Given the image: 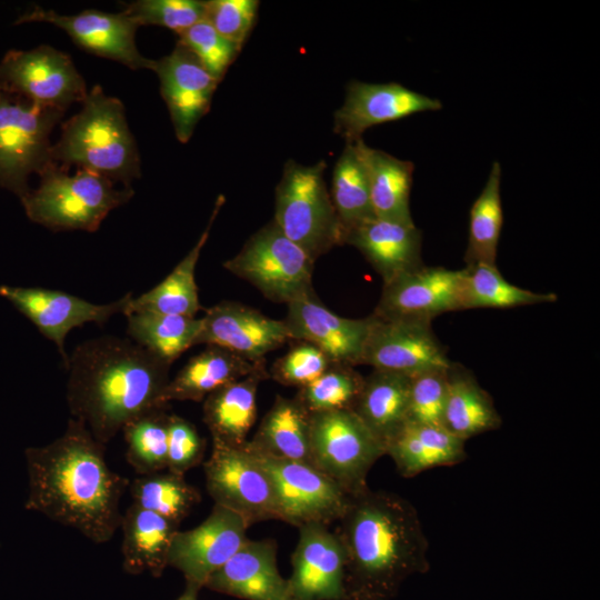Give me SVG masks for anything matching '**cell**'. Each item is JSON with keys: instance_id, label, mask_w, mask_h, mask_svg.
I'll list each match as a JSON object with an SVG mask.
<instances>
[{"instance_id": "44dd1931", "label": "cell", "mask_w": 600, "mask_h": 600, "mask_svg": "<svg viewBox=\"0 0 600 600\" xmlns=\"http://www.w3.org/2000/svg\"><path fill=\"white\" fill-rule=\"evenodd\" d=\"M197 344L217 346L247 360L260 361L291 340L284 320L251 307L222 301L204 310Z\"/></svg>"}, {"instance_id": "7c38bea8", "label": "cell", "mask_w": 600, "mask_h": 600, "mask_svg": "<svg viewBox=\"0 0 600 600\" xmlns=\"http://www.w3.org/2000/svg\"><path fill=\"white\" fill-rule=\"evenodd\" d=\"M0 90L63 111L88 93L70 56L50 46L9 51L0 62Z\"/></svg>"}, {"instance_id": "8fae6325", "label": "cell", "mask_w": 600, "mask_h": 600, "mask_svg": "<svg viewBox=\"0 0 600 600\" xmlns=\"http://www.w3.org/2000/svg\"><path fill=\"white\" fill-rule=\"evenodd\" d=\"M249 449L271 480L279 520L299 528L308 523L329 526L340 519L349 496L329 477L311 464L279 459L262 454L250 447Z\"/></svg>"}, {"instance_id": "ee69618b", "label": "cell", "mask_w": 600, "mask_h": 600, "mask_svg": "<svg viewBox=\"0 0 600 600\" xmlns=\"http://www.w3.org/2000/svg\"><path fill=\"white\" fill-rule=\"evenodd\" d=\"M259 3L258 0H208L204 20L242 49L257 23Z\"/></svg>"}, {"instance_id": "e0dca14e", "label": "cell", "mask_w": 600, "mask_h": 600, "mask_svg": "<svg viewBox=\"0 0 600 600\" xmlns=\"http://www.w3.org/2000/svg\"><path fill=\"white\" fill-rule=\"evenodd\" d=\"M299 529L291 556L292 572L287 579L294 600H343L346 590V551L337 532L322 523Z\"/></svg>"}, {"instance_id": "f6af8a7d", "label": "cell", "mask_w": 600, "mask_h": 600, "mask_svg": "<svg viewBox=\"0 0 600 600\" xmlns=\"http://www.w3.org/2000/svg\"><path fill=\"white\" fill-rule=\"evenodd\" d=\"M331 364V360L316 346L297 341L286 354L276 360L269 376L280 384L299 389L316 380Z\"/></svg>"}, {"instance_id": "8992f818", "label": "cell", "mask_w": 600, "mask_h": 600, "mask_svg": "<svg viewBox=\"0 0 600 600\" xmlns=\"http://www.w3.org/2000/svg\"><path fill=\"white\" fill-rule=\"evenodd\" d=\"M327 163H298L289 159L274 192L272 221L314 262L343 244V229L324 181Z\"/></svg>"}, {"instance_id": "ba28073f", "label": "cell", "mask_w": 600, "mask_h": 600, "mask_svg": "<svg viewBox=\"0 0 600 600\" xmlns=\"http://www.w3.org/2000/svg\"><path fill=\"white\" fill-rule=\"evenodd\" d=\"M312 464L348 496L368 489L367 477L386 454L381 441L352 410L311 413Z\"/></svg>"}, {"instance_id": "277c9868", "label": "cell", "mask_w": 600, "mask_h": 600, "mask_svg": "<svg viewBox=\"0 0 600 600\" xmlns=\"http://www.w3.org/2000/svg\"><path fill=\"white\" fill-rule=\"evenodd\" d=\"M78 113L61 124L51 158L58 166H76L126 188L140 177V156L122 102L100 86L88 91Z\"/></svg>"}, {"instance_id": "ab89813d", "label": "cell", "mask_w": 600, "mask_h": 600, "mask_svg": "<svg viewBox=\"0 0 600 600\" xmlns=\"http://www.w3.org/2000/svg\"><path fill=\"white\" fill-rule=\"evenodd\" d=\"M364 377L348 364L332 363L309 384L298 389L294 398L310 412L353 410Z\"/></svg>"}, {"instance_id": "b9f144b4", "label": "cell", "mask_w": 600, "mask_h": 600, "mask_svg": "<svg viewBox=\"0 0 600 600\" xmlns=\"http://www.w3.org/2000/svg\"><path fill=\"white\" fill-rule=\"evenodd\" d=\"M177 36V42L191 51L206 70L219 81L223 79L241 51L204 19Z\"/></svg>"}, {"instance_id": "9c48e42d", "label": "cell", "mask_w": 600, "mask_h": 600, "mask_svg": "<svg viewBox=\"0 0 600 600\" xmlns=\"http://www.w3.org/2000/svg\"><path fill=\"white\" fill-rule=\"evenodd\" d=\"M314 261L271 220L253 233L223 268L257 288L268 300L286 303L313 290Z\"/></svg>"}, {"instance_id": "e575fe53", "label": "cell", "mask_w": 600, "mask_h": 600, "mask_svg": "<svg viewBox=\"0 0 600 600\" xmlns=\"http://www.w3.org/2000/svg\"><path fill=\"white\" fill-rule=\"evenodd\" d=\"M557 300L556 293L533 292L510 283L502 277L497 264L473 263L462 269L460 310L507 309Z\"/></svg>"}, {"instance_id": "4316f807", "label": "cell", "mask_w": 600, "mask_h": 600, "mask_svg": "<svg viewBox=\"0 0 600 600\" xmlns=\"http://www.w3.org/2000/svg\"><path fill=\"white\" fill-rule=\"evenodd\" d=\"M269 372L262 368L210 393L202 402V420L212 442L243 446L257 419V392Z\"/></svg>"}, {"instance_id": "f35d334b", "label": "cell", "mask_w": 600, "mask_h": 600, "mask_svg": "<svg viewBox=\"0 0 600 600\" xmlns=\"http://www.w3.org/2000/svg\"><path fill=\"white\" fill-rule=\"evenodd\" d=\"M167 407L144 412L122 428L127 444L126 459L138 476L167 470Z\"/></svg>"}, {"instance_id": "ffe728a7", "label": "cell", "mask_w": 600, "mask_h": 600, "mask_svg": "<svg viewBox=\"0 0 600 600\" xmlns=\"http://www.w3.org/2000/svg\"><path fill=\"white\" fill-rule=\"evenodd\" d=\"M461 277L462 269L422 264L383 283L372 313L431 322L444 312L460 310Z\"/></svg>"}, {"instance_id": "f1b7e54d", "label": "cell", "mask_w": 600, "mask_h": 600, "mask_svg": "<svg viewBox=\"0 0 600 600\" xmlns=\"http://www.w3.org/2000/svg\"><path fill=\"white\" fill-rule=\"evenodd\" d=\"M224 203L218 196L208 224L198 241L173 270L156 287L138 298H131L124 316L133 311H152L168 314L196 317L202 309L196 283V267L209 239L212 224Z\"/></svg>"}, {"instance_id": "60d3db41", "label": "cell", "mask_w": 600, "mask_h": 600, "mask_svg": "<svg viewBox=\"0 0 600 600\" xmlns=\"http://www.w3.org/2000/svg\"><path fill=\"white\" fill-rule=\"evenodd\" d=\"M201 0H137L123 6L122 12L138 26H159L177 34L204 19Z\"/></svg>"}, {"instance_id": "836d02e7", "label": "cell", "mask_w": 600, "mask_h": 600, "mask_svg": "<svg viewBox=\"0 0 600 600\" xmlns=\"http://www.w3.org/2000/svg\"><path fill=\"white\" fill-rule=\"evenodd\" d=\"M126 317L130 339L168 364L197 346L202 327V318L197 317L152 311H133Z\"/></svg>"}, {"instance_id": "c3c4849f", "label": "cell", "mask_w": 600, "mask_h": 600, "mask_svg": "<svg viewBox=\"0 0 600 600\" xmlns=\"http://www.w3.org/2000/svg\"><path fill=\"white\" fill-rule=\"evenodd\" d=\"M343 600H357V599H352V598H346V599H343Z\"/></svg>"}, {"instance_id": "484cf974", "label": "cell", "mask_w": 600, "mask_h": 600, "mask_svg": "<svg viewBox=\"0 0 600 600\" xmlns=\"http://www.w3.org/2000/svg\"><path fill=\"white\" fill-rule=\"evenodd\" d=\"M178 523L132 503L122 513L123 569L131 574L161 577L167 567Z\"/></svg>"}, {"instance_id": "cb8c5ba5", "label": "cell", "mask_w": 600, "mask_h": 600, "mask_svg": "<svg viewBox=\"0 0 600 600\" xmlns=\"http://www.w3.org/2000/svg\"><path fill=\"white\" fill-rule=\"evenodd\" d=\"M422 234L414 223L372 218L346 232L343 244L358 249L383 283L419 268Z\"/></svg>"}, {"instance_id": "d6a6232c", "label": "cell", "mask_w": 600, "mask_h": 600, "mask_svg": "<svg viewBox=\"0 0 600 600\" xmlns=\"http://www.w3.org/2000/svg\"><path fill=\"white\" fill-rule=\"evenodd\" d=\"M357 146L366 168L374 217L413 223L410 212L413 163L370 148L363 140L357 141Z\"/></svg>"}, {"instance_id": "74e56055", "label": "cell", "mask_w": 600, "mask_h": 600, "mask_svg": "<svg viewBox=\"0 0 600 600\" xmlns=\"http://www.w3.org/2000/svg\"><path fill=\"white\" fill-rule=\"evenodd\" d=\"M128 489L132 503L178 524L201 500L199 491L184 476L168 470L138 476Z\"/></svg>"}, {"instance_id": "1f68e13d", "label": "cell", "mask_w": 600, "mask_h": 600, "mask_svg": "<svg viewBox=\"0 0 600 600\" xmlns=\"http://www.w3.org/2000/svg\"><path fill=\"white\" fill-rule=\"evenodd\" d=\"M501 417L491 396L478 383L471 371L451 362L442 427L453 436L468 439L500 428Z\"/></svg>"}, {"instance_id": "d590c367", "label": "cell", "mask_w": 600, "mask_h": 600, "mask_svg": "<svg viewBox=\"0 0 600 600\" xmlns=\"http://www.w3.org/2000/svg\"><path fill=\"white\" fill-rule=\"evenodd\" d=\"M329 192L344 234L374 218L368 177L357 142L346 143L334 163Z\"/></svg>"}, {"instance_id": "30bf717a", "label": "cell", "mask_w": 600, "mask_h": 600, "mask_svg": "<svg viewBox=\"0 0 600 600\" xmlns=\"http://www.w3.org/2000/svg\"><path fill=\"white\" fill-rule=\"evenodd\" d=\"M203 471L207 491L214 504L238 513L249 527L279 520L271 480L247 442L240 447L212 442Z\"/></svg>"}, {"instance_id": "7a4b0ae2", "label": "cell", "mask_w": 600, "mask_h": 600, "mask_svg": "<svg viewBox=\"0 0 600 600\" xmlns=\"http://www.w3.org/2000/svg\"><path fill=\"white\" fill-rule=\"evenodd\" d=\"M170 366L131 339L101 336L80 343L64 366L72 419L107 444L126 423L162 401Z\"/></svg>"}, {"instance_id": "4fadbf2b", "label": "cell", "mask_w": 600, "mask_h": 600, "mask_svg": "<svg viewBox=\"0 0 600 600\" xmlns=\"http://www.w3.org/2000/svg\"><path fill=\"white\" fill-rule=\"evenodd\" d=\"M0 296L54 342L64 366L69 359L64 350L68 333L88 322L103 324L117 313L124 314L132 298L129 292L113 302L97 304L60 290L4 284L0 286Z\"/></svg>"}, {"instance_id": "f546056e", "label": "cell", "mask_w": 600, "mask_h": 600, "mask_svg": "<svg viewBox=\"0 0 600 600\" xmlns=\"http://www.w3.org/2000/svg\"><path fill=\"white\" fill-rule=\"evenodd\" d=\"M310 423L311 413L298 399L278 394L247 443L262 454L313 466Z\"/></svg>"}, {"instance_id": "9a60e30c", "label": "cell", "mask_w": 600, "mask_h": 600, "mask_svg": "<svg viewBox=\"0 0 600 600\" xmlns=\"http://www.w3.org/2000/svg\"><path fill=\"white\" fill-rule=\"evenodd\" d=\"M249 526L238 513L214 504L197 527L178 530L168 563L179 570L186 583L204 588L208 579L224 566L244 543Z\"/></svg>"}, {"instance_id": "603a6c76", "label": "cell", "mask_w": 600, "mask_h": 600, "mask_svg": "<svg viewBox=\"0 0 600 600\" xmlns=\"http://www.w3.org/2000/svg\"><path fill=\"white\" fill-rule=\"evenodd\" d=\"M277 542L247 539L204 588L243 600H294L277 564Z\"/></svg>"}, {"instance_id": "7402d4cb", "label": "cell", "mask_w": 600, "mask_h": 600, "mask_svg": "<svg viewBox=\"0 0 600 600\" xmlns=\"http://www.w3.org/2000/svg\"><path fill=\"white\" fill-rule=\"evenodd\" d=\"M160 81V92L169 110L176 138L186 143L199 120L208 113L220 83L197 57L177 42L174 49L153 61Z\"/></svg>"}, {"instance_id": "2e32d148", "label": "cell", "mask_w": 600, "mask_h": 600, "mask_svg": "<svg viewBox=\"0 0 600 600\" xmlns=\"http://www.w3.org/2000/svg\"><path fill=\"white\" fill-rule=\"evenodd\" d=\"M48 22L64 30L81 49L118 61L130 69H150L153 61L142 56L136 44L139 28L124 12L110 13L98 10L66 16L53 10L34 7L23 13L17 23Z\"/></svg>"}, {"instance_id": "d4e9b609", "label": "cell", "mask_w": 600, "mask_h": 600, "mask_svg": "<svg viewBox=\"0 0 600 600\" xmlns=\"http://www.w3.org/2000/svg\"><path fill=\"white\" fill-rule=\"evenodd\" d=\"M262 368H266V359L250 361L223 348L207 346L169 380L162 401L167 404L170 401L201 402L221 387Z\"/></svg>"}, {"instance_id": "ac0fdd59", "label": "cell", "mask_w": 600, "mask_h": 600, "mask_svg": "<svg viewBox=\"0 0 600 600\" xmlns=\"http://www.w3.org/2000/svg\"><path fill=\"white\" fill-rule=\"evenodd\" d=\"M441 108L440 100L397 82L367 83L352 80L347 84L343 104L334 111L333 131L346 143H354L362 140L363 132L373 126Z\"/></svg>"}, {"instance_id": "8d00e7d4", "label": "cell", "mask_w": 600, "mask_h": 600, "mask_svg": "<svg viewBox=\"0 0 600 600\" xmlns=\"http://www.w3.org/2000/svg\"><path fill=\"white\" fill-rule=\"evenodd\" d=\"M501 166L494 161L488 180L474 200L469 216L467 264H496L498 244L503 223L500 194Z\"/></svg>"}, {"instance_id": "4dcf8cb0", "label": "cell", "mask_w": 600, "mask_h": 600, "mask_svg": "<svg viewBox=\"0 0 600 600\" xmlns=\"http://www.w3.org/2000/svg\"><path fill=\"white\" fill-rule=\"evenodd\" d=\"M411 377L373 369L364 382L353 412L368 429L387 443L408 422Z\"/></svg>"}, {"instance_id": "5b68a950", "label": "cell", "mask_w": 600, "mask_h": 600, "mask_svg": "<svg viewBox=\"0 0 600 600\" xmlns=\"http://www.w3.org/2000/svg\"><path fill=\"white\" fill-rule=\"evenodd\" d=\"M39 177V186L20 200L31 221L54 231L93 232L109 212L134 194L131 187L116 189L112 181L82 169L69 174L57 163Z\"/></svg>"}, {"instance_id": "bcb514c9", "label": "cell", "mask_w": 600, "mask_h": 600, "mask_svg": "<svg viewBox=\"0 0 600 600\" xmlns=\"http://www.w3.org/2000/svg\"><path fill=\"white\" fill-rule=\"evenodd\" d=\"M167 470L182 474L202 462L206 441L187 419L169 414Z\"/></svg>"}, {"instance_id": "d6986e66", "label": "cell", "mask_w": 600, "mask_h": 600, "mask_svg": "<svg viewBox=\"0 0 600 600\" xmlns=\"http://www.w3.org/2000/svg\"><path fill=\"white\" fill-rule=\"evenodd\" d=\"M284 320L292 341H304L320 349L332 363L361 364L371 326L367 318H344L330 311L313 290L287 304Z\"/></svg>"}, {"instance_id": "5bb4252c", "label": "cell", "mask_w": 600, "mask_h": 600, "mask_svg": "<svg viewBox=\"0 0 600 600\" xmlns=\"http://www.w3.org/2000/svg\"><path fill=\"white\" fill-rule=\"evenodd\" d=\"M371 318L361 364L410 377L451 364L431 322L381 318L373 313Z\"/></svg>"}, {"instance_id": "7bdbcfd3", "label": "cell", "mask_w": 600, "mask_h": 600, "mask_svg": "<svg viewBox=\"0 0 600 600\" xmlns=\"http://www.w3.org/2000/svg\"><path fill=\"white\" fill-rule=\"evenodd\" d=\"M449 367L411 377L408 422L442 427Z\"/></svg>"}, {"instance_id": "7dc6e473", "label": "cell", "mask_w": 600, "mask_h": 600, "mask_svg": "<svg viewBox=\"0 0 600 600\" xmlns=\"http://www.w3.org/2000/svg\"><path fill=\"white\" fill-rule=\"evenodd\" d=\"M200 589L196 586L186 583L183 592L176 600H198Z\"/></svg>"}, {"instance_id": "52a82bcc", "label": "cell", "mask_w": 600, "mask_h": 600, "mask_svg": "<svg viewBox=\"0 0 600 600\" xmlns=\"http://www.w3.org/2000/svg\"><path fill=\"white\" fill-rule=\"evenodd\" d=\"M64 111L0 90V186L20 199L50 164V133Z\"/></svg>"}, {"instance_id": "6da1fadb", "label": "cell", "mask_w": 600, "mask_h": 600, "mask_svg": "<svg viewBox=\"0 0 600 600\" xmlns=\"http://www.w3.org/2000/svg\"><path fill=\"white\" fill-rule=\"evenodd\" d=\"M26 508L76 529L94 543L111 540L120 527V501L130 481L109 468L104 444L84 424L69 419L52 442L26 451Z\"/></svg>"}, {"instance_id": "3957f363", "label": "cell", "mask_w": 600, "mask_h": 600, "mask_svg": "<svg viewBox=\"0 0 600 600\" xmlns=\"http://www.w3.org/2000/svg\"><path fill=\"white\" fill-rule=\"evenodd\" d=\"M338 522L347 598L390 600L409 577L429 570V543L419 514L401 496L370 488L349 496Z\"/></svg>"}, {"instance_id": "83f0119b", "label": "cell", "mask_w": 600, "mask_h": 600, "mask_svg": "<svg viewBox=\"0 0 600 600\" xmlns=\"http://www.w3.org/2000/svg\"><path fill=\"white\" fill-rule=\"evenodd\" d=\"M466 441L443 427L407 422L387 443L386 454L404 478L437 467L454 466L466 459Z\"/></svg>"}]
</instances>
